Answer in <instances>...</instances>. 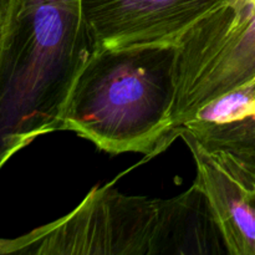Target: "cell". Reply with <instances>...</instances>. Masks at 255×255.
Returning a JSON list of instances; mask_svg holds the SVG:
<instances>
[{"instance_id":"obj_2","label":"cell","mask_w":255,"mask_h":255,"mask_svg":"<svg viewBox=\"0 0 255 255\" xmlns=\"http://www.w3.org/2000/svg\"><path fill=\"white\" fill-rule=\"evenodd\" d=\"M176 44L96 49L67 99L61 131L111 154L154 156L174 141Z\"/></svg>"},{"instance_id":"obj_1","label":"cell","mask_w":255,"mask_h":255,"mask_svg":"<svg viewBox=\"0 0 255 255\" xmlns=\"http://www.w3.org/2000/svg\"><path fill=\"white\" fill-rule=\"evenodd\" d=\"M95 50L81 0H12L0 44V169L37 137L61 131Z\"/></svg>"},{"instance_id":"obj_5","label":"cell","mask_w":255,"mask_h":255,"mask_svg":"<svg viewBox=\"0 0 255 255\" xmlns=\"http://www.w3.org/2000/svg\"><path fill=\"white\" fill-rule=\"evenodd\" d=\"M179 133L189 134L241 183L255 187V76L202 107Z\"/></svg>"},{"instance_id":"obj_3","label":"cell","mask_w":255,"mask_h":255,"mask_svg":"<svg viewBox=\"0 0 255 255\" xmlns=\"http://www.w3.org/2000/svg\"><path fill=\"white\" fill-rule=\"evenodd\" d=\"M171 208V198L127 196L106 184L92 189L67 216L0 241V253L168 255Z\"/></svg>"},{"instance_id":"obj_6","label":"cell","mask_w":255,"mask_h":255,"mask_svg":"<svg viewBox=\"0 0 255 255\" xmlns=\"http://www.w3.org/2000/svg\"><path fill=\"white\" fill-rule=\"evenodd\" d=\"M199 61L218 79L239 84L255 60V0H224L188 30Z\"/></svg>"},{"instance_id":"obj_4","label":"cell","mask_w":255,"mask_h":255,"mask_svg":"<svg viewBox=\"0 0 255 255\" xmlns=\"http://www.w3.org/2000/svg\"><path fill=\"white\" fill-rule=\"evenodd\" d=\"M224 0H81L96 49L176 44Z\"/></svg>"},{"instance_id":"obj_7","label":"cell","mask_w":255,"mask_h":255,"mask_svg":"<svg viewBox=\"0 0 255 255\" xmlns=\"http://www.w3.org/2000/svg\"><path fill=\"white\" fill-rule=\"evenodd\" d=\"M197 169L194 183L204 192L217 217L231 255H255V187L241 183L219 167L187 133Z\"/></svg>"},{"instance_id":"obj_8","label":"cell","mask_w":255,"mask_h":255,"mask_svg":"<svg viewBox=\"0 0 255 255\" xmlns=\"http://www.w3.org/2000/svg\"><path fill=\"white\" fill-rule=\"evenodd\" d=\"M11 5L12 0H0V44H1L5 30H6L10 11H11Z\"/></svg>"}]
</instances>
